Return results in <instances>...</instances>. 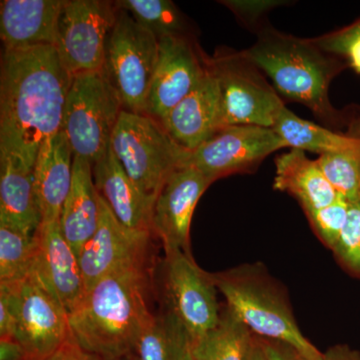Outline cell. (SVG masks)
<instances>
[{
    "instance_id": "cell-1",
    "label": "cell",
    "mask_w": 360,
    "mask_h": 360,
    "mask_svg": "<svg viewBox=\"0 0 360 360\" xmlns=\"http://www.w3.org/2000/svg\"><path fill=\"white\" fill-rule=\"evenodd\" d=\"M71 78L54 46L4 51L0 75V155L33 172L41 144L63 130Z\"/></svg>"
},
{
    "instance_id": "cell-2",
    "label": "cell",
    "mask_w": 360,
    "mask_h": 360,
    "mask_svg": "<svg viewBox=\"0 0 360 360\" xmlns=\"http://www.w3.org/2000/svg\"><path fill=\"white\" fill-rule=\"evenodd\" d=\"M149 292L148 258L106 274L68 315L71 333L96 359L134 354L137 340L155 316Z\"/></svg>"
},
{
    "instance_id": "cell-3",
    "label": "cell",
    "mask_w": 360,
    "mask_h": 360,
    "mask_svg": "<svg viewBox=\"0 0 360 360\" xmlns=\"http://www.w3.org/2000/svg\"><path fill=\"white\" fill-rule=\"evenodd\" d=\"M243 53L269 75L283 96L304 104L326 122L340 118L329 101L328 89L345 65L312 39H297L266 28Z\"/></svg>"
},
{
    "instance_id": "cell-4",
    "label": "cell",
    "mask_w": 360,
    "mask_h": 360,
    "mask_svg": "<svg viewBox=\"0 0 360 360\" xmlns=\"http://www.w3.org/2000/svg\"><path fill=\"white\" fill-rule=\"evenodd\" d=\"M212 277L225 305L253 335L288 343L309 360H321L322 352L298 328L283 286L270 276L264 264H241Z\"/></svg>"
},
{
    "instance_id": "cell-5",
    "label": "cell",
    "mask_w": 360,
    "mask_h": 360,
    "mask_svg": "<svg viewBox=\"0 0 360 360\" xmlns=\"http://www.w3.org/2000/svg\"><path fill=\"white\" fill-rule=\"evenodd\" d=\"M110 146L132 181L155 200L191 153L155 118L127 110L120 112Z\"/></svg>"
},
{
    "instance_id": "cell-6",
    "label": "cell",
    "mask_w": 360,
    "mask_h": 360,
    "mask_svg": "<svg viewBox=\"0 0 360 360\" xmlns=\"http://www.w3.org/2000/svg\"><path fill=\"white\" fill-rule=\"evenodd\" d=\"M122 110V104L103 71L71 78L63 130L73 155L91 165L104 158Z\"/></svg>"
},
{
    "instance_id": "cell-7",
    "label": "cell",
    "mask_w": 360,
    "mask_h": 360,
    "mask_svg": "<svg viewBox=\"0 0 360 360\" xmlns=\"http://www.w3.org/2000/svg\"><path fill=\"white\" fill-rule=\"evenodd\" d=\"M158 58V39L129 13L118 9L115 25L106 42L103 71L123 110L146 115Z\"/></svg>"
},
{
    "instance_id": "cell-8",
    "label": "cell",
    "mask_w": 360,
    "mask_h": 360,
    "mask_svg": "<svg viewBox=\"0 0 360 360\" xmlns=\"http://www.w3.org/2000/svg\"><path fill=\"white\" fill-rule=\"evenodd\" d=\"M210 63L219 82L222 127L274 129L285 106L262 70L243 52H222Z\"/></svg>"
},
{
    "instance_id": "cell-9",
    "label": "cell",
    "mask_w": 360,
    "mask_h": 360,
    "mask_svg": "<svg viewBox=\"0 0 360 360\" xmlns=\"http://www.w3.org/2000/svg\"><path fill=\"white\" fill-rule=\"evenodd\" d=\"M161 291L165 309L174 314L198 340L217 326L222 305L212 274L200 269L191 252L165 250Z\"/></svg>"
},
{
    "instance_id": "cell-10",
    "label": "cell",
    "mask_w": 360,
    "mask_h": 360,
    "mask_svg": "<svg viewBox=\"0 0 360 360\" xmlns=\"http://www.w3.org/2000/svg\"><path fill=\"white\" fill-rule=\"evenodd\" d=\"M116 8L101 0H66L54 47L71 77L103 71L106 42L117 18Z\"/></svg>"
},
{
    "instance_id": "cell-11",
    "label": "cell",
    "mask_w": 360,
    "mask_h": 360,
    "mask_svg": "<svg viewBox=\"0 0 360 360\" xmlns=\"http://www.w3.org/2000/svg\"><path fill=\"white\" fill-rule=\"evenodd\" d=\"M288 148L274 129L257 125H229L189 153L186 165L213 181L227 175L251 172L266 156Z\"/></svg>"
},
{
    "instance_id": "cell-12",
    "label": "cell",
    "mask_w": 360,
    "mask_h": 360,
    "mask_svg": "<svg viewBox=\"0 0 360 360\" xmlns=\"http://www.w3.org/2000/svg\"><path fill=\"white\" fill-rule=\"evenodd\" d=\"M11 288L15 305L14 338L25 348L28 360H42L71 335L68 312L30 274Z\"/></svg>"
},
{
    "instance_id": "cell-13",
    "label": "cell",
    "mask_w": 360,
    "mask_h": 360,
    "mask_svg": "<svg viewBox=\"0 0 360 360\" xmlns=\"http://www.w3.org/2000/svg\"><path fill=\"white\" fill-rule=\"evenodd\" d=\"M34 241L30 274L70 315L86 291L79 258L63 236L59 221L40 224Z\"/></svg>"
},
{
    "instance_id": "cell-14",
    "label": "cell",
    "mask_w": 360,
    "mask_h": 360,
    "mask_svg": "<svg viewBox=\"0 0 360 360\" xmlns=\"http://www.w3.org/2000/svg\"><path fill=\"white\" fill-rule=\"evenodd\" d=\"M213 180L191 165L175 170L162 186L153 206L151 231L165 250L191 252L189 236L198 200Z\"/></svg>"
},
{
    "instance_id": "cell-15",
    "label": "cell",
    "mask_w": 360,
    "mask_h": 360,
    "mask_svg": "<svg viewBox=\"0 0 360 360\" xmlns=\"http://www.w3.org/2000/svg\"><path fill=\"white\" fill-rule=\"evenodd\" d=\"M160 41V58L151 84L146 115L162 124L170 111L200 84L206 71V59L184 35Z\"/></svg>"
},
{
    "instance_id": "cell-16",
    "label": "cell",
    "mask_w": 360,
    "mask_h": 360,
    "mask_svg": "<svg viewBox=\"0 0 360 360\" xmlns=\"http://www.w3.org/2000/svg\"><path fill=\"white\" fill-rule=\"evenodd\" d=\"M150 236L148 232L131 231L120 224L101 196L98 226L79 255L86 291L106 274L124 265L148 259Z\"/></svg>"
},
{
    "instance_id": "cell-17",
    "label": "cell",
    "mask_w": 360,
    "mask_h": 360,
    "mask_svg": "<svg viewBox=\"0 0 360 360\" xmlns=\"http://www.w3.org/2000/svg\"><path fill=\"white\" fill-rule=\"evenodd\" d=\"M182 148L194 150L222 127L219 82L206 59L205 77L162 123Z\"/></svg>"
},
{
    "instance_id": "cell-18",
    "label": "cell",
    "mask_w": 360,
    "mask_h": 360,
    "mask_svg": "<svg viewBox=\"0 0 360 360\" xmlns=\"http://www.w3.org/2000/svg\"><path fill=\"white\" fill-rule=\"evenodd\" d=\"M66 0H2L0 37L4 51L54 46Z\"/></svg>"
},
{
    "instance_id": "cell-19",
    "label": "cell",
    "mask_w": 360,
    "mask_h": 360,
    "mask_svg": "<svg viewBox=\"0 0 360 360\" xmlns=\"http://www.w3.org/2000/svg\"><path fill=\"white\" fill-rule=\"evenodd\" d=\"M92 174L97 193L120 224L131 231L153 233L155 200L132 181L111 146L104 158L92 165Z\"/></svg>"
},
{
    "instance_id": "cell-20",
    "label": "cell",
    "mask_w": 360,
    "mask_h": 360,
    "mask_svg": "<svg viewBox=\"0 0 360 360\" xmlns=\"http://www.w3.org/2000/svg\"><path fill=\"white\" fill-rule=\"evenodd\" d=\"M72 149L63 130L40 146L33 167V182L41 224L59 221L72 184Z\"/></svg>"
},
{
    "instance_id": "cell-21",
    "label": "cell",
    "mask_w": 360,
    "mask_h": 360,
    "mask_svg": "<svg viewBox=\"0 0 360 360\" xmlns=\"http://www.w3.org/2000/svg\"><path fill=\"white\" fill-rule=\"evenodd\" d=\"M101 217V196L94 184L92 165L73 156L72 184L61 210L59 225L66 240L79 258L92 238Z\"/></svg>"
},
{
    "instance_id": "cell-22",
    "label": "cell",
    "mask_w": 360,
    "mask_h": 360,
    "mask_svg": "<svg viewBox=\"0 0 360 360\" xmlns=\"http://www.w3.org/2000/svg\"><path fill=\"white\" fill-rule=\"evenodd\" d=\"M274 187L300 201L305 212L330 205L338 198L316 160L302 149L291 148L276 160Z\"/></svg>"
},
{
    "instance_id": "cell-23",
    "label": "cell",
    "mask_w": 360,
    "mask_h": 360,
    "mask_svg": "<svg viewBox=\"0 0 360 360\" xmlns=\"http://www.w3.org/2000/svg\"><path fill=\"white\" fill-rule=\"evenodd\" d=\"M0 224L34 236L41 224L35 196L33 172L7 156L0 155Z\"/></svg>"
},
{
    "instance_id": "cell-24",
    "label": "cell",
    "mask_w": 360,
    "mask_h": 360,
    "mask_svg": "<svg viewBox=\"0 0 360 360\" xmlns=\"http://www.w3.org/2000/svg\"><path fill=\"white\" fill-rule=\"evenodd\" d=\"M195 340L184 323L167 310L155 315L134 348L139 360H194Z\"/></svg>"
},
{
    "instance_id": "cell-25",
    "label": "cell",
    "mask_w": 360,
    "mask_h": 360,
    "mask_svg": "<svg viewBox=\"0 0 360 360\" xmlns=\"http://www.w3.org/2000/svg\"><path fill=\"white\" fill-rule=\"evenodd\" d=\"M288 148L319 155L347 153L360 149V136L338 134L298 117L284 108L274 127Z\"/></svg>"
},
{
    "instance_id": "cell-26",
    "label": "cell",
    "mask_w": 360,
    "mask_h": 360,
    "mask_svg": "<svg viewBox=\"0 0 360 360\" xmlns=\"http://www.w3.org/2000/svg\"><path fill=\"white\" fill-rule=\"evenodd\" d=\"M253 333L226 305L217 326L194 343V360H246Z\"/></svg>"
},
{
    "instance_id": "cell-27",
    "label": "cell",
    "mask_w": 360,
    "mask_h": 360,
    "mask_svg": "<svg viewBox=\"0 0 360 360\" xmlns=\"http://www.w3.org/2000/svg\"><path fill=\"white\" fill-rule=\"evenodd\" d=\"M118 9L127 11L141 27L158 40L182 37L184 21L174 2L168 0H122L116 1Z\"/></svg>"
},
{
    "instance_id": "cell-28",
    "label": "cell",
    "mask_w": 360,
    "mask_h": 360,
    "mask_svg": "<svg viewBox=\"0 0 360 360\" xmlns=\"http://www.w3.org/2000/svg\"><path fill=\"white\" fill-rule=\"evenodd\" d=\"M34 252V236L0 224V283L25 279L32 269Z\"/></svg>"
},
{
    "instance_id": "cell-29",
    "label": "cell",
    "mask_w": 360,
    "mask_h": 360,
    "mask_svg": "<svg viewBox=\"0 0 360 360\" xmlns=\"http://www.w3.org/2000/svg\"><path fill=\"white\" fill-rule=\"evenodd\" d=\"M316 162L338 196L349 202L359 198L360 149L321 155Z\"/></svg>"
},
{
    "instance_id": "cell-30",
    "label": "cell",
    "mask_w": 360,
    "mask_h": 360,
    "mask_svg": "<svg viewBox=\"0 0 360 360\" xmlns=\"http://www.w3.org/2000/svg\"><path fill=\"white\" fill-rule=\"evenodd\" d=\"M333 252L343 269L360 278V196L349 202L347 224Z\"/></svg>"
},
{
    "instance_id": "cell-31",
    "label": "cell",
    "mask_w": 360,
    "mask_h": 360,
    "mask_svg": "<svg viewBox=\"0 0 360 360\" xmlns=\"http://www.w3.org/2000/svg\"><path fill=\"white\" fill-rule=\"evenodd\" d=\"M348 210L349 201L338 196V200L330 205L305 212L316 236L331 250L347 224Z\"/></svg>"
},
{
    "instance_id": "cell-32",
    "label": "cell",
    "mask_w": 360,
    "mask_h": 360,
    "mask_svg": "<svg viewBox=\"0 0 360 360\" xmlns=\"http://www.w3.org/2000/svg\"><path fill=\"white\" fill-rule=\"evenodd\" d=\"M357 40H360V20L338 32L312 39V41L322 51L333 56H345L348 47Z\"/></svg>"
},
{
    "instance_id": "cell-33",
    "label": "cell",
    "mask_w": 360,
    "mask_h": 360,
    "mask_svg": "<svg viewBox=\"0 0 360 360\" xmlns=\"http://www.w3.org/2000/svg\"><path fill=\"white\" fill-rule=\"evenodd\" d=\"M16 328L15 305L11 288L0 283V338H14Z\"/></svg>"
},
{
    "instance_id": "cell-34",
    "label": "cell",
    "mask_w": 360,
    "mask_h": 360,
    "mask_svg": "<svg viewBox=\"0 0 360 360\" xmlns=\"http://www.w3.org/2000/svg\"><path fill=\"white\" fill-rule=\"evenodd\" d=\"M42 360H94V357L85 352L71 333L58 349Z\"/></svg>"
},
{
    "instance_id": "cell-35",
    "label": "cell",
    "mask_w": 360,
    "mask_h": 360,
    "mask_svg": "<svg viewBox=\"0 0 360 360\" xmlns=\"http://www.w3.org/2000/svg\"><path fill=\"white\" fill-rule=\"evenodd\" d=\"M262 341L269 360H309L288 343L264 338Z\"/></svg>"
},
{
    "instance_id": "cell-36",
    "label": "cell",
    "mask_w": 360,
    "mask_h": 360,
    "mask_svg": "<svg viewBox=\"0 0 360 360\" xmlns=\"http://www.w3.org/2000/svg\"><path fill=\"white\" fill-rule=\"evenodd\" d=\"M0 360H28L25 348L15 338H0Z\"/></svg>"
},
{
    "instance_id": "cell-37",
    "label": "cell",
    "mask_w": 360,
    "mask_h": 360,
    "mask_svg": "<svg viewBox=\"0 0 360 360\" xmlns=\"http://www.w3.org/2000/svg\"><path fill=\"white\" fill-rule=\"evenodd\" d=\"M321 360H360V352L347 345H338L322 352Z\"/></svg>"
},
{
    "instance_id": "cell-38",
    "label": "cell",
    "mask_w": 360,
    "mask_h": 360,
    "mask_svg": "<svg viewBox=\"0 0 360 360\" xmlns=\"http://www.w3.org/2000/svg\"><path fill=\"white\" fill-rule=\"evenodd\" d=\"M246 360H269L262 345V338L253 335Z\"/></svg>"
},
{
    "instance_id": "cell-39",
    "label": "cell",
    "mask_w": 360,
    "mask_h": 360,
    "mask_svg": "<svg viewBox=\"0 0 360 360\" xmlns=\"http://www.w3.org/2000/svg\"><path fill=\"white\" fill-rule=\"evenodd\" d=\"M345 56L349 60L350 66L356 72L360 73V40H357L348 47Z\"/></svg>"
},
{
    "instance_id": "cell-40",
    "label": "cell",
    "mask_w": 360,
    "mask_h": 360,
    "mask_svg": "<svg viewBox=\"0 0 360 360\" xmlns=\"http://www.w3.org/2000/svg\"><path fill=\"white\" fill-rule=\"evenodd\" d=\"M94 360H139L137 359L136 355L134 354H129L122 355V356H116V357H108V359H96L94 357Z\"/></svg>"
}]
</instances>
